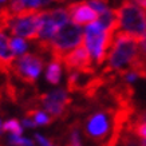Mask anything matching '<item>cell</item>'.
I'll use <instances>...</instances> for the list:
<instances>
[{"mask_svg":"<svg viewBox=\"0 0 146 146\" xmlns=\"http://www.w3.org/2000/svg\"><path fill=\"white\" fill-rule=\"evenodd\" d=\"M15 62V52L9 46V40L0 30V70H9Z\"/></svg>","mask_w":146,"mask_h":146,"instance_id":"cell-11","label":"cell"},{"mask_svg":"<svg viewBox=\"0 0 146 146\" xmlns=\"http://www.w3.org/2000/svg\"><path fill=\"white\" fill-rule=\"evenodd\" d=\"M9 143L11 145H34V141L32 139H27V138H22L20 135H16V134H12V137L9 138Z\"/></svg>","mask_w":146,"mask_h":146,"instance_id":"cell-18","label":"cell"},{"mask_svg":"<svg viewBox=\"0 0 146 146\" xmlns=\"http://www.w3.org/2000/svg\"><path fill=\"white\" fill-rule=\"evenodd\" d=\"M8 0H0V4H4V3H7Z\"/></svg>","mask_w":146,"mask_h":146,"instance_id":"cell-28","label":"cell"},{"mask_svg":"<svg viewBox=\"0 0 146 146\" xmlns=\"http://www.w3.org/2000/svg\"><path fill=\"white\" fill-rule=\"evenodd\" d=\"M62 63L68 71L91 68V54L87 50L83 40L76 47H74L63 55Z\"/></svg>","mask_w":146,"mask_h":146,"instance_id":"cell-9","label":"cell"},{"mask_svg":"<svg viewBox=\"0 0 146 146\" xmlns=\"http://www.w3.org/2000/svg\"><path fill=\"white\" fill-rule=\"evenodd\" d=\"M23 125H24V127H36V126H38V125L35 123V122H34V121L31 119V118H28V117H26V118H24V119H23Z\"/></svg>","mask_w":146,"mask_h":146,"instance_id":"cell-23","label":"cell"},{"mask_svg":"<svg viewBox=\"0 0 146 146\" xmlns=\"http://www.w3.org/2000/svg\"><path fill=\"white\" fill-rule=\"evenodd\" d=\"M52 1H56V3H63V1H66V0H52Z\"/></svg>","mask_w":146,"mask_h":146,"instance_id":"cell-27","label":"cell"},{"mask_svg":"<svg viewBox=\"0 0 146 146\" xmlns=\"http://www.w3.org/2000/svg\"><path fill=\"white\" fill-rule=\"evenodd\" d=\"M52 0H40V3H42V5H47V4H50Z\"/></svg>","mask_w":146,"mask_h":146,"instance_id":"cell-25","label":"cell"},{"mask_svg":"<svg viewBox=\"0 0 146 146\" xmlns=\"http://www.w3.org/2000/svg\"><path fill=\"white\" fill-rule=\"evenodd\" d=\"M3 131H4V130H3V123H1V119H0V135H1Z\"/></svg>","mask_w":146,"mask_h":146,"instance_id":"cell-26","label":"cell"},{"mask_svg":"<svg viewBox=\"0 0 146 146\" xmlns=\"http://www.w3.org/2000/svg\"><path fill=\"white\" fill-rule=\"evenodd\" d=\"M38 101L54 118L63 117V114L67 111L66 107L71 103L70 97L64 90H55L48 94H42L38 97Z\"/></svg>","mask_w":146,"mask_h":146,"instance_id":"cell-8","label":"cell"},{"mask_svg":"<svg viewBox=\"0 0 146 146\" xmlns=\"http://www.w3.org/2000/svg\"><path fill=\"white\" fill-rule=\"evenodd\" d=\"M42 24V13L36 8H26L19 12L9 24V32L13 36L38 39Z\"/></svg>","mask_w":146,"mask_h":146,"instance_id":"cell-5","label":"cell"},{"mask_svg":"<svg viewBox=\"0 0 146 146\" xmlns=\"http://www.w3.org/2000/svg\"><path fill=\"white\" fill-rule=\"evenodd\" d=\"M3 130L4 131H9L12 134H16V135H20L23 133V127L20 126V122L18 119H8L7 122H4Z\"/></svg>","mask_w":146,"mask_h":146,"instance_id":"cell-15","label":"cell"},{"mask_svg":"<svg viewBox=\"0 0 146 146\" xmlns=\"http://www.w3.org/2000/svg\"><path fill=\"white\" fill-rule=\"evenodd\" d=\"M26 115L28 118H31L38 126H39V125H48L50 122L52 121L44 111L36 110V109H30V110L26 113Z\"/></svg>","mask_w":146,"mask_h":146,"instance_id":"cell-13","label":"cell"},{"mask_svg":"<svg viewBox=\"0 0 146 146\" xmlns=\"http://www.w3.org/2000/svg\"><path fill=\"white\" fill-rule=\"evenodd\" d=\"M115 11L121 30L137 38H142L146 32V15L141 7L133 0H123Z\"/></svg>","mask_w":146,"mask_h":146,"instance_id":"cell-4","label":"cell"},{"mask_svg":"<svg viewBox=\"0 0 146 146\" xmlns=\"http://www.w3.org/2000/svg\"><path fill=\"white\" fill-rule=\"evenodd\" d=\"M115 32L106 31L99 23H90L84 31V44L91 54V58L97 60L98 64H102L107 59V54L111 47Z\"/></svg>","mask_w":146,"mask_h":146,"instance_id":"cell-2","label":"cell"},{"mask_svg":"<svg viewBox=\"0 0 146 146\" xmlns=\"http://www.w3.org/2000/svg\"><path fill=\"white\" fill-rule=\"evenodd\" d=\"M139 55L146 59V32L142 35L141 40H139Z\"/></svg>","mask_w":146,"mask_h":146,"instance_id":"cell-20","label":"cell"},{"mask_svg":"<svg viewBox=\"0 0 146 146\" xmlns=\"http://www.w3.org/2000/svg\"><path fill=\"white\" fill-rule=\"evenodd\" d=\"M9 46H11L12 51L16 54V55H22V54H24L27 51V48H28V46H27V43L23 40L22 36H13V38H11V39H9Z\"/></svg>","mask_w":146,"mask_h":146,"instance_id":"cell-14","label":"cell"},{"mask_svg":"<svg viewBox=\"0 0 146 146\" xmlns=\"http://www.w3.org/2000/svg\"><path fill=\"white\" fill-rule=\"evenodd\" d=\"M139 40L141 38L127 34L125 31H117L111 43V47L107 54V68H105V74L115 72L123 75L129 71L131 63L139 54Z\"/></svg>","mask_w":146,"mask_h":146,"instance_id":"cell-1","label":"cell"},{"mask_svg":"<svg viewBox=\"0 0 146 146\" xmlns=\"http://www.w3.org/2000/svg\"><path fill=\"white\" fill-rule=\"evenodd\" d=\"M113 117L114 113L106 110L91 114L86 119V125H84L86 137L94 142H106V138L111 129Z\"/></svg>","mask_w":146,"mask_h":146,"instance_id":"cell-7","label":"cell"},{"mask_svg":"<svg viewBox=\"0 0 146 146\" xmlns=\"http://www.w3.org/2000/svg\"><path fill=\"white\" fill-rule=\"evenodd\" d=\"M42 58L43 56L38 54H22V56L12 63L9 71H12V74L19 80L34 83L43 68Z\"/></svg>","mask_w":146,"mask_h":146,"instance_id":"cell-6","label":"cell"},{"mask_svg":"<svg viewBox=\"0 0 146 146\" xmlns=\"http://www.w3.org/2000/svg\"><path fill=\"white\" fill-rule=\"evenodd\" d=\"M62 76V62L52 59V62H50L47 71H46V79L51 84H58Z\"/></svg>","mask_w":146,"mask_h":146,"instance_id":"cell-12","label":"cell"},{"mask_svg":"<svg viewBox=\"0 0 146 146\" xmlns=\"http://www.w3.org/2000/svg\"><path fill=\"white\" fill-rule=\"evenodd\" d=\"M35 139L38 141V143H40V145H44V146H50V145H54L51 141H48L47 138L42 137L40 134H35Z\"/></svg>","mask_w":146,"mask_h":146,"instance_id":"cell-22","label":"cell"},{"mask_svg":"<svg viewBox=\"0 0 146 146\" xmlns=\"http://www.w3.org/2000/svg\"><path fill=\"white\" fill-rule=\"evenodd\" d=\"M135 4H138L141 8H145L146 9V0H133Z\"/></svg>","mask_w":146,"mask_h":146,"instance_id":"cell-24","label":"cell"},{"mask_svg":"<svg viewBox=\"0 0 146 146\" xmlns=\"http://www.w3.org/2000/svg\"><path fill=\"white\" fill-rule=\"evenodd\" d=\"M70 145H75V146L80 145L79 133H78V130H76V129H74V130L70 133Z\"/></svg>","mask_w":146,"mask_h":146,"instance_id":"cell-19","label":"cell"},{"mask_svg":"<svg viewBox=\"0 0 146 146\" xmlns=\"http://www.w3.org/2000/svg\"><path fill=\"white\" fill-rule=\"evenodd\" d=\"M87 3H89L90 7L93 9H95L98 13L105 12L107 9V0H90Z\"/></svg>","mask_w":146,"mask_h":146,"instance_id":"cell-17","label":"cell"},{"mask_svg":"<svg viewBox=\"0 0 146 146\" xmlns=\"http://www.w3.org/2000/svg\"><path fill=\"white\" fill-rule=\"evenodd\" d=\"M130 130H133V133L137 135L138 138H141L143 141H146V121L145 122H133L130 126Z\"/></svg>","mask_w":146,"mask_h":146,"instance_id":"cell-16","label":"cell"},{"mask_svg":"<svg viewBox=\"0 0 146 146\" xmlns=\"http://www.w3.org/2000/svg\"><path fill=\"white\" fill-rule=\"evenodd\" d=\"M83 40V30L79 24L75 23H64L62 27H59L56 34L48 42L50 46V56L52 59L60 60L66 52L79 44Z\"/></svg>","mask_w":146,"mask_h":146,"instance_id":"cell-3","label":"cell"},{"mask_svg":"<svg viewBox=\"0 0 146 146\" xmlns=\"http://www.w3.org/2000/svg\"><path fill=\"white\" fill-rule=\"evenodd\" d=\"M67 13L72 23L79 24V26H86L90 23L95 22L99 16V13L90 7L87 1H76V3H71L66 7Z\"/></svg>","mask_w":146,"mask_h":146,"instance_id":"cell-10","label":"cell"},{"mask_svg":"<svg viewBox=\"0 0 146 146\" xmlns=\"http://www.w3.org/2000/svg\"><path fill=\"white\" fill-rule=\"evenodd\" d=\"M26 8H38L42 5L40 0H22Z\"/></svg>","mask_w":146,"mask_h":146,"instance_id":"cell-21","label":"cell"}]
</instances>
